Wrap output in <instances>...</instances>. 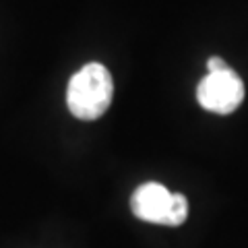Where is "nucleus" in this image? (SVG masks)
<instances>
[{
    "label": "nucleus",
    "mask_w": 248,
    "mask_h": 248,
    "mask_svg": "<svg viewBox=\"0 0 248 248\" xmlns=\"http://www.w3.org/2000/svg\"><path fill=\"white\" fill-rule=\"evenodd\" d=\"M226 68H230V66L226 64V62H223V58L213 56V58L207 60V71H209V73H219V71H226Z\"/></svg>",
    "instance_id": "20e7f679"
},
{
    "label": "nucleus",
    "mask_w": 248,
    "mask_h": 248,
    "mask_svg": "<svg viewBox=\"0 0 248 248\" xmlns=\"http://www.w3.org/2000/svg\"><path fill=\"white\" fill-rule=\"evenodd\" d=\"M114 97V81L110 71L99 64L89 62L81 71L71 77L66 89V104L73 116L81 120H97L106 114Z\"/></svg>",
    "instance_id": "f257e3e1"
},
{
    "label": "nucleus",
    "mask_w": 248,
    "mask_h": 248,
    "mask_svg": "<svg viewBox=\"0 0 248 248\" xmlns=\"http://www.w3.org/2000/svg\"><path fill=\"white\" fill-rule=\"evenodd\" d=\"M197 99L207 112L232 114L244 99V83L234 68L207 73L197 87Z\"/></svg>",
    "instance_id": "7ed1b4c3"
},
{
    "label": "nucleus",
    "mask_w": 248,
    "mask_h": 248,
    "mask_svg": "<svg viewBox=\"0 0 248 248\" xmlns=\"http://www.w3.org/2000/svg\"><path fill=\"white\" fill-rule=\"evenodd\" d=\"M135 217L159 226H182L188 217V201L180 192H170L164 184H141L130 197Z\"/></svg>",
    "instance_id": "f03ea898"
}]
</instances>
